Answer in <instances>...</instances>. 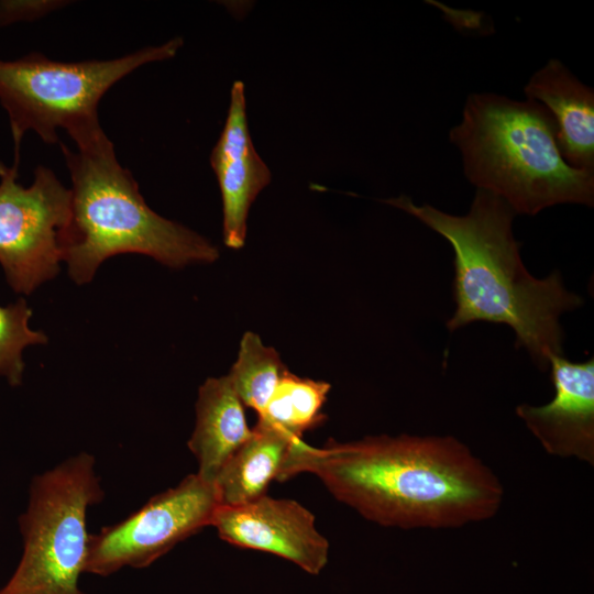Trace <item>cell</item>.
<instances>
[{
	"label": "cell",
	"mask_w": 594,
	"mask_h": 594,
	"mask_svg": "<svg viewBox=\"0 0 594 594\" xmlns=\"http://www.w3.org/2000/svg\"><path fill=\"white\" fill-rule=\"evenodd\" d=\"M219 506L215 484L189 474L124 519L90 535L85 573L109 576L125 568H147L211 526Z\"/></svg>",
	"instance_id": "ba28073f"
},
{
	"label": "cell",
	"mask_w": 594,
	"mask_h": 594,
	"mask_svg": "<svg viewBox=\"0 0 594 594\" xmlns=\"http://www.w3.org/2000/svg\"><path fill=\"white\" fill-rule=\"evenodd\" d=\"M331 386L322 381L299 377L288 370L280 378L256 425L272 429L293 441L321 425L322 408Z\"/></svg>",
	"instance_id": "9a60e30c"
},
{
	"label": "cell",
	"mask_w": 594,
	"mask_h": 594,
	"mask_svg": "<svg viewBox=\"0 0 594 594\" xmlns=\"http://www.w3.org/2000/svg\"><path fill=\"white\" fill-rule=\"evenodd\" d=\"M105 491L92 454L80 452L33 476L18 518L21 558L0 594H86L88 509Z\"/></svg>",
	"instance_id": "8992f818"
},
{
	"label": "cell",
	"mask_w": 594,
	"mask_h": 594,
	"mask_svg": "<svg viewBox=\"0 0 594 594\" xmlns=\"http://www.w3.org/2000/svg\"><path fill=\"white\" fill-rule=\"evenodd\" d=\"M286 371L278 352L249 331L242 337L238 359L228 376L243 405L260 415Z\"/></svg>",
	"instance_id": "2e32d148"
},
{
	"label": "cell",
	"mask_w": 594,
	"mask_h": 594,
	"mask_svg": "<svg viewBox=\"0 0 594 594\" xmlns=\"http://www.w3.org/2000/svg\"><path fill=\"white\" fill-rule=\"evenodd\" d=\"M66 3L59 0H0V26L37 20Z\"/></svg>",
	"instance_id": "ac0fdd59"
},
{
	"label": "cell",
	"mask_w": 594,
	"mask_h": 594,
	"mask_svg": "<svg viewBox=\"0 0 594 594\" xmlns=\"http://www.w3.org/2000/svg\"><path fill=\"white\" fill-rule=\"evenodd\" d=\"M210 165L222 198L224 244L241 249L245 243L251 205L271 183L272 174L252 142L245 88L240 80L232 85L228 116L211 152Z\"/></svg>",
	"instance_id": "8fae6325"
},
{
	"label": "cell",
	"mask_w": 594,
	"mask_h": 594,
	"mask_svg": "<svg viewBox=\"0 0 594 594\" xmlns=\"http://www.w3.org/2000/svg\"><path fill=\"white\" fill-rule=\"evenodd\" d=\"M449 139L461 153L469 182L504 199L516 215L594 204V173L563 160L553 120L539 102L471 94Z\"/></svg>",
	"instance_id": "277c9868"
},
{
	"label": "cell",
	"mask_w": 594,
	"mask_h": 594,
	"mask_svg": "<svg viewBox=\"0 0 594 594\" xmlns=\"http://www.w3.org/2000/svg\"><path fill=\"white\" fill-rule=\"evenodd\" d=\"M183 45L174 37L113 59L58 62L33 52L13 61L0 59V102L7 110L19 167L26 131L45 143H57L56 130L67 131L77 147L106 134L98 119L102 96L134 69L174 57Z\"/></svg>",
	"instance_id": "5b68a950"
},
{
	"label": "cell",
	"mask_w": 594,
	"mask_h": 594,
	"mask_svg": "<svg viewBox=\"0 0 594 594\" xmlns=\"http://www.w3.org/2000/svg\"><path fill=\"white\" fill-rule=\"evenodd\" d=\"M252 436L244 405L228 375L210 377L199 387L196 425L188 448L197 474L213 483L227 460Z\"/></svg>",
	"instance_id": "4fadbf2b"
},
{
	"label": "cell",
	"mask_w": 594,
	"mask_h": 594,
	"mask_svg": "<svg viewBox=\"0 0 594 594\" xmlns=\"http://www.w3.org/2000/svg\"><path fill=\"white\" fill-rule=\"evenodd\" d=\"M211 526L232 546L275 554L309 574H319L328 562L329 542L315 516L293 499L265 494L240 506L220 505Z\"/></svg>",
	"instance_id": "9c48e42d"
},
{
	"label": "cell",
	"mask_w": 594,
	"mask_h": 594,
	"mask_svg": "<svg viewBox=\"0 0 594 594\" xmlns=\"http://www.w3.org/2000/svg\"><path fill=\"white\" fill-rule=\"evenodd\" d=\"M61 150L72 178V201L58 242L76 284L90 282L107 258L123 253L147 255L173 268L219 257L205 237L146 205L106 134L76 152L63 143Z\"/></svg>",
	"instance_id": "3957f363"
},
{
	"label": "cell",
	"mask_w": 594,
	"mask_h": 594,
	"mask_svg": "<svg viewBox=\"0 0 594 594\" xmlns=\"http://www.w3.org/2000/svg\"><path fill=\"white\" fill-rule=\"evenodd\" d=\"M31 316L32 309L24 298L6 307L0 306V376L13 387L21 385L23 380L24 349L47 342L42 331L30 328Z\"/></svg>",
	"instance_id": "e0dca14e"
},
{
	"label": "cell",
	"mask_w": 594,
	"mask_h": 594,
	"mask_svg": "<svg viewBox=\"0 0 594 594\" xmlns=\"http://www.w3.org/2000/svg\"><path fill=\"white\" fill-rule=\"evenodd\" d=\"M553 399L543 406L521 404L517 416L551 455L594 464V359H549Z\"/></svg>",
	"instance_id": "30bf717a"
},
{
	"label": "cell",
	"mask_w": 594,
	"mask_h": 594,
	"mask_svg": "<svg viewBox=\"0 0 594 594\" xmlns=\"http://www.w3.org/2000/svg\"><path fill=\"white\" fill-rule=\"evenodd\" d=\"M384 202L417 218L453 248L457 309L447 321L450 331L475 321L504 323L515 331L516 346L526 348L538 367L544 370L552 355H562L559 317L583 300L564 288L558 272L542 279L529 274L513 235L516 213L504 199L476 189L464 216L418 206L407 196Z\"/></svg>",
	"instance_id": "7a4b0ae2"
},
{
	"label": "cell",
	"mask_w": 594,
	"mask_h": 594,
	"mask_svg": "<svg viewBox=\"0 0 594 594\" xmlns=\"http://www.w3.org/2000/svg\"><path fill=\"white\" fill-rule=\"evenodd\" d=\"M317 476L365 519L400 529H450L493 518L504 501L499 479L451 436H370L292 443L276 481Z\"/></svg>",
	"instance_id": "6da1fadb"
},
{
	"label": "cell",
	"mask_w": 594,
	"mask_h": 594,
	"mask_svg": "<svg viewBox=\"0 0 594 594\" xmlns=\"http://www.w3.org/2000/svg\"><path fill=\"white\" fill-rule=\"evenodd\" d=\"M0 162V265L10 287L30 295L59 271V233L70 216V189L43 165L30 187Z\"/></svg>",
	"instance_id": "52a82bcc"
},
{
	"label": "cell",
	"mask_w": 594,
	"mask_h": 594,
	"mask_svg": "<svg viewBox=\"0 0 594 594\" xmlns=\"http://www.w3.org/2000/svg\"><path fill=\"white\" fill-rule=\"evenodd\" d=\"M524 92L549 111L563 160L575 169L594 173L593 88L553 58L529 78Z\"/></svg>",
	"instance_id": "7c38bea8"
},
{
	"label": "cell",
	"mask_w": 594,
	"mask_h": 594,
	"mask_svg": "<svg viewBox=\"0 0 594 594\" xmlns=\"http://www.w3.org/2000/svg\"><path fill=\"white\" fill-rule=\"evenodd\" d=\"M293 442L255 425L252 436L227 460L213 482L220 505L240 506L265 495Z\"/></svg>",
	"instance_id": "5bb4252c"
}]
</instances>
